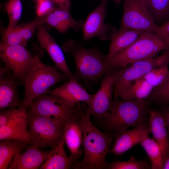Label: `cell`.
I'll return each instance as SVG.
<instances>
[{
    "label": "cell",
    "instance_id": "1",
    "mask_svg": "<svg viewBox=\"0 0 169 169\" xmlns=\"http://www.w3.org/2000/svg\"><path fill=\"white\" fill-rule=\"evenodd\" d=\"M90 115L85 109L79 120L83 133L84 157L81 161H77L74 164V169H105L106 156L116 137L113 133L101 132L94 126L91 121Z\"/></svg>",
    "mask_w": 169,
    "mask_h": 169
},
{
    "label": "cell",
    "instance_id": "2",
    "mask_svg": "<svg viewBox=\"0 0 169 169\" xmlns=\"http://www.w3.org/2000/svg\"><path fill=\"white\" fill-rule=\"evenodd\" d=\"M114 98L102 120L108 131L116 138L129 127L145 123L150 108L149 102L144 99L125 100Z\"/></svg>",
    "mask_w": 169,
    "mask_h": 169
},
{
    "label": "cell",
    "instance_id": "3",
    "mask_svg": "<svg viewBox=\"0 0 169 169\" xmlns=\"http://www.w3.org/2000/svg\"><path fill=\"white\" fill-rule=\"evenodd\" d=\"M62 49L73 57L77 78L86 83L98 82L106 72L105 63L107 55L96 48H86L81 43L69 40L62 46Z\"/></svg>",
    "mask_w": 169,
    "mask_h": 169
},
{
    "label": "cell",
    "instance_id": "4",
    "mask_svg": "<svg viewBox=\"0 0 169 169\" xmlns=\"http://www.w3.org/2000/svg\"><path fill=\"white\" fill-rule=\"evenodd\" d=\"M57 68L43 63L39 57H33L24 84V97L22 105L27 110L36 98L46 95L55 84L70 78Z\"/></svg>",
    "mask_w": 169,
    "mask_h": 169
},
{
    "label": "cell",
    "instance_id": "5",
    "mask_svg": "<svg viewBox=\"0 0 169 169\" xmlns=\"http://www.w3.org/2000/svg\"><path fill=\"white\" fill-rule=\"evenodd\" d=\"M167 47L154 33L145 32L132 44L106 61V72L154 57Z\"/></svg>",
    "mask_w": 169,
    "mask_h": 169
},
{
    "label": "cell",
    "instance_id": "6",
    "mask_svg": "<svg viewBox=\"0 0 169 169\" xmlns=\"http://www.w3.org/2000/svg\"><path fill=\"white\" fill-rule=\"evenodd\" d=\"M28 109V111L33 113L53 119L60 124L64 131L68 123L79 120L85 109L83 110L79 103L71 105L51 94H47L35 99Z\"/></svg>",
    "mask_w": 169,
    "mask_h": 169
},
{
    "label": "cell",
    "instance_id": "7",
    "mask_svg": "<svg viewBox=\"0 0 169 169\" xmlns=\"http://www.w3.org/2000/svg\"><path fill=\"white\" fill-rule=\"evenodd\" d=\"M28 131L32 145L38 148H56L61 142L64 131L53 119L28 112Z\"/></svg>",
    "mask_w": 169,
    "mask_h": 169
},
{
    "label": "cell",
    "instance_id": "8",
    "mask_svg": "<svg viewBox=\"0 0 169 169\" xmlns=\"http://www.w3.org/2000/svg\"><path fill=\"white\" fill-rule=\"evenodd\" d=\"M169 63V50H166L157 57L139 61L116 69L113 96L119 98L135 80L152 70Z\"/></svg>",
    "mask_w": 169,
    "mask_h": 169
},
{
    "label": "cell",
    "instance_id": "9",
    "mask_svg": "<svg viewBox=\"0 0 169 169\" xmlns=\"http://www.w3.org/2000/svg\"><path fill=\"white\" fill-rule=\"evenodd\" d=\"M123 13L119 30L136 29L155 34L158 26L144 0H124Z\"/></svg>",
    "mask_w": 169,
    "mask_h": 169
},
{
    "label": "cell",
    "instance_id": "10",
    "mask_svg": "<svg viewBox=\"0 0 169 169\" xmlns=\"http://www.w3.org/2000/svg\"><path fill=\"white\" fill-rule=\"evenodd\" d=\"M30 53L21 45H0V58L12 72L20 84L24 82L33 58Z\"/></svg>",
    "mask_w": 169,
    "mask_h": 169
},
{
    "label": "cell",
    "instance_id": "11",
    "mask_svg": "<svg viewBox=\"0 0 169 169\" xmlns=\"http://www.w3.org/2000/svg\"><path fill=\"white\" fill-rule=\"evenodd\" d=\"M109 0H102L100 4L89 14L84 21L82 28L84 41L89 40L95 37L102 41L111 39L117 31L115 27L105 22Z\"/></svg>",
    "mask_w": 169,
    "mask_h": 169
},
{
    "label": "cell",
    "instance_id": "12",
    "mask_svg": "<svg viewBox=\"0 0 169 169\" xmlns=\"http://www.w3.org/2000/svg\"><path fill=\"white\" fill-rule=\"evenodd\" d=\"M115 69L110 70L106 72L101 79L99 90L94 94L91 105L86 109L87 111L97 119L103 118L113 101Z\"/></svg>",
    "mask_w": 169,
    "mask_h": 169
},
{
    "label": "cell",
    "instance_id": "13",
    "mask_svg": "<svg viewBox=\"0 0 169 169\" xmlns=\"http://www.w3.org/2000/svg\"><path fill=\"white\" fill-rule=\"evenodd\" d=\"M47 94L54 95L71 105L83 102L87 108L91 105L94 97V94L88 93L80 85L74 75L60 86L50 90Z\"/></svg>",
    "mask_w": 169,
    "mask_h": 169
},
{
    "label": "cell",
    "instance_id": "14",
    "mask_svg": "<svg viewBox=\"0 0 169 169\" xmlns=\"http://www.w3.org/2000/svg\"><path fill=\"white\" fill-rule=\"evenodd\" d=\"M37 38L40 46L45 49L60 72L71 78L74 74L67 65L63 50L43 24L38 28Z\"/></svg>",
    "mask_w": 169,
    "mask_h": 169
},
{
    "label": "cell",
    "instance_id": "15",
    "mask_svg": "<svg viewBox=\"0 0 169 169\" xmlns=\"http://www.w3.org/2000/svg\"><path fill=\"white\" fill-rule=\"evenodd\" d=\"M150 133L149 126L145 122L139 124L135 128L126 130L118 136L110 152L115 156H120L140 143Z\"/></svg>",
    "mask_w": 169,
    "mask_h": 169
},
{
    "label": "cell",
    "instance_id": "16",
    "mask_svg": "<svg viewBox=\"0 0 169 169\" xmlns=\"http://www.w3.org/2000/svg\"><path fill=\"white\" fill-rule=\"evenodd\" d=\"M53 149L42 151L32 145L27 147L23 153L15 156L9 169H37L40 168L52 153Z\"/></svg>",
    "mask_w": 169,
    "mask_h": 169
},
{
    "label": "cell",
    "instance_id": "17",
    "mask_svg": "<svg viewBox=\"0 0 169 169\" xmlns=\"http://www.w3.org/2000/svg\"><path fill=\"white\" fill-rule=\"evenodd\" d=\"M149 114L150 133L161 149L164 163L169 156V137L166 124L164 117L159 112L150 108Z\"/></svg>",
    "mask_w": 169,
    "mask_h": 169
},
{
    "label": "cell",
    "instance_id": "18",
    "mask_svg": "<svg viewBox=\"0 0 169 169\" xmlns=\"http://www.w3.org/2000/svg\"><path fill=\"white\" fill-rule=\"evenodd\" d=\"M10 69L9 70V71ZM9 71L0 78V110L22 105L18 87L20 84Z\"/></svg>",
    "mask_w": 169,
    "mask_h": 169
},
{
    "label": "cell",
    "instance_id": "19",
    "mask_svg": "<svg viewBox=\"0 0 169 169\" xmlns=\"http://www.w3.org/2000/svg\"><path fill=\"white\" fill-rule=\"evenodd\" d=\"M44 18V23L62 33H66L70 28L75 31L82 29L84 22L83 20H75L71 15L70 9L58 7H54Z\"/></svg>",
    "mask_w": 169,
    "mask_h": 169
},
{
    "label": "cell",
    "instance_id": "20",
    "mask_svg": "<svg viewBox=\"0 0 169 169\" xmlns=\"http://www.w3.org/2000/svg\"><path fill=\"white\" fill-rule=\"evenodd\" d=\"M27 114L0 126V140L14 139L32 145L28 131Z\"/></svg>",
    "mask_w": 169,
    "mask_h": 169
},
{
    "label": "cell",
    "instance_id": "21",
    "mask_svg": "<svg viewBox=\"0 0 169 169\" xmlns=\"http://www.w3.org/2000/svg\"><path fill=\"white\" fill-rule=\"evenodd\" d=\"M64 137L65 143L70 151L69 157L73 166L81 154L80 146L82 143L83 133L79 120L72 121L66 125Z\"/></svg>",
    "mask_w": 169,
    "mask_h": 169
},
{
    "label": "cell",
    "instance_id": "22",
    "mask_svg": "<svg viewBox=\"0 0 169 169\" xmlns=\"http://www.w3.org/2000/svg\"><path fill=\"white\" fill-rule=\"evenodd\" d=\"M28 143L14 139L0 141V169H9L15 156L27 147Z\"/></svg>",
    "mask_w": 169,
    "mask_h": 169
},
{
    "label": "cell",
    "instance_id": "23",
    "mask_svg": "<svg viewBox=\"0 0 169 169\" xmlns=\"http://www.w3.org/2000/svg\"><path fill=\"white\" fill-rule=\"evenodd\" d=\"M144 32L132 29L117 30L110 39L106 60L132 44Z\"/></svg>",
    "mask_w": 169,
    "mask_h": 169
},
{
    "label": "cell",
    "instance_id": "24",
    "mask_svg": "<svg viewBox=\"0 0 169 169\" xmlns=\"http://www.w3.org/2000/svg\"><path fill=\"white\" fill-rule=\"evenodd\" d=\"M65 141L63 137L61 142L53 151L41 169H68L73 166V163L64 149Z\"/></svg>",
    "mask_w": 169,
    "mask_h": 169
},
{
    "label": "cell",
    "instance_id": "25",
    "mask_svg": "<svg viewBox=\"0 0 169 169\" xmlns=\"http://www.w3.org/2000/svg\"><path fill=\"white\" fill-rule=\"evenodd\" d=\"M154 87L141 77L132 83L119 98L125 100L144 99L148 97Z\"/></svg>",
    "mask_w": 169,
    "mask_h": 169
},
{
    "label": "cell",
    "instance_id": "26",
    "mask_svg": "<svg viewBox=\"0 0 169 169\" xmlns=\"http://www.w3.org/2000/svg\"><path fill=\"white\" fill-rule=\"evenodd\" d=\"M146 152L151 163V169H162L164 163L161 149L157 143L148 136L140 143Z\"/></svg>",
    "mask_w": 169,
    "mask_h": 169
},
{
    "label": "cell",
    "instance_id": "27",
    "mask_svg": "<svg viewBox=\"0 0 169 169\" xmlns=\"http://www.w3.org/2000/svg\"><path fill=\"white\" fill-rule=\"evenodd\" d=\"M148 97L165 106L169 105V69L163 81L153 89Z\"/></svg>",
    "mask_w": 169,
    "mask_h": 169
},
{
    "label": "cell",
    "instance_id": "28",
    "mask_svg": "<svg viewBox=\"0 0 169 169\" xmlns=\"http://www.w3.org/2000/svg\"><path fill=\"white\" fill-rule=\"evenodd\" d=\"M151 168V165L145 160H139L131 156L126 161H116L107 162L105 169H146Z\"/></svg>",
    "mask_w": 169,
    "mask_h": 169
},
{
    "label": "cell",
    "instance_id": "29",
    "mask_svg": "<svg viewBox=\"0 0 169 169\" xmlns=\"http://www.w3.org/2000/svg\"><path fill=\"white\" fill-rule=\"evenodd\" d=\"M9 17L8 27L16 25L21 17L22 6L21 0H9L5 5Z\"/></svg>",
    "mask_w": 169,
    "mask_h": 169
},
{
    "label": "cell",
    "instance_id": "30",
    "mask_svg": "<svg viewBox=\"0 0 169 169\" xmlns=\"http://www.w3.org/2000/svg\"><path fill=\"white\" fill-rule=\"evenodd\" d=\"M168 64L154 69L141 77L154 88L158 86L163 81L168 72Z\"/></svg>",
    "mask_w": 169,
    "mask_h": 169
},
{
    "label": "cell",
    "instance_id": "31",
    "mask_svg": "<svg viewBox=\"0 0 169 169\" xmlns=\"http://www.w3.org/2000/svg\"><path fill=\"white\" fill-rule=\"evenodd\" d=\"M27 43L22 38L17 25L8 27L3 36L2 43L6 45H19L25 47Z\"/></svg>",
    "mask_w": 169,
    "mask_h": 169
},
{
    "label": "cell",
    "instance_id": "32",
    "mask_svg": "<svg viewBox=\"0 0 169 169\" xmlns=\"http://www.w3.org/2000/svg\"><path fill=\"white\" fill-rule=\"evenodd\" d=\"M27 110L21 105L18 108H10L0 111V126L27 114Z\"/></svg>",
    "mask_w": 169,
    "mask_h": 169
},
{
    "label": "cell",
    "instance_id": "33",
    "mask_svg": "<svg viewBox=\"0 0 169 169\" xmlns=\"http://www.w3.org/2000/svg\"><path fill=\"white\" fill-rule=\"evenodd\" d=\"M44 17H39L29 23L18 25V31L22 38L28 42L35 30L44 23Z\"/></svg>",
    "mask_w": 169,
    "mask_h": 169
},
{
    "label": "cell",
    "instance_id": "34",
    "mask_svg": "<svg viewBox=\"0 0 169 169\" xmlns=\"http://www.w3.org/2000/svg\"><path fill=\"white\" fill-rule=\"evenodd\" d=\"M147 5L153 15L159 18L165 17L169 12V0H149Z\"/></svg>",
    "mask_w": 169,
    "mask_h": 169
},
{
    "label": "cell",
    "instance_id": "35",
    "mask_svg": "<svg viewBox=\"0 0 169 169\" xmlns=\"http://www.w3.org/2000/svg\"><path fill=\"white\" fill-rule=\"evenodd\" d=\"M51 0H38L36 7V13L39 17L46 16L54 8Z\"/></svg>",
    "mask_w": 169,
    "mask_h": 169
},
{
    "label": "cell",
    "instance_id": "36",
    "mask_svg": "<svg viewBox=\"0 0 169 169\" xmlns=\"http://www.w3.org/2000/svg\"><path fill=\"white\" fill-rule=\"evenodd\" d=\"M155 34L162 41L167 48H169V21L162 26H158Z\"/></svg>",
    "mask_w": 169,
    "mask_h": 169
},
{
    "label": "cell",
    "instance_id": "37",
    "mask_svg": "<svg viewBox=\"0 0 169 169\" xmlns=\"http://www.w3.org/2000/svg\"><path fill=\"white\" fill-rule=\"evenodd\" d=\"M159 112L164 118L169 137V105L165 106Z\"/></svg>",
    "mask_w": 169,
    "mask_h": 169
},
{
    "label": "cell",
    "instance_id": "38",
    "mask_svg": "<svg viewBox=\"0 0 169 169\" xmlns=\"http://www.w3.org/2000/svg\"><path fill=\"white\" fill-rule=\"evenodd\" d=\"M58 7L70 9V0H51Z\"/></svg>",
    "mask_w": 169,
    "mask_h": 169
},
{
    "label": "cell",
    "instance_id": "39",
    "mask_svg": "<svg viewBox=\"0 0 169 169\" xmlns=\"http://www.w3.org/2000/svg\"><path fill=\"white\" fill-rule=\"evenodd\" d=\"M162 169H169V156L163 165Z\"/></svg>",
    "mask_w": 169,
    "mask_h": 169
},
{
    "label": "cell",
    "instance_id": "40",
    "mask_svg": "<svg viewBox=\"0 0 169 169\" xmlns=\"http://www.w3.org/2000/svg\"><path fill=\"white\" fill-rule=\"evenodd\" d=\"M115 3L118 4L120 3L122 0H112Z\"/></svg>",
    "mask_w": 169,
    "mask_h": 169
},
{
    "label": "cell",
    "instance_id": "41",
    "mask_svg": "<svg viewBox=\"0 0 169 169\" xmlns=\"http://www.w3.org/2000/svg\"><path fill=\"white\" fill-rule=\"evenodd\" d=\"M144 0L146 3L147 4L149 0Z\"/></svg>",
    "mask_w": 169,
    "mask_h": 169
},
{
    "label": "cell",
    "instance_id": "42",
    "mask_svg": "<svg viewBox=\"0 0 169 169\" xmlns=\"http://www.w3.org/2000/svg\"><path fill=\"white\" fill-rule=\"evenodd\" d=\"M38 1V0H37Z\"/></svg>",
    "mask_w": 169,
    "mask_h": 169
}]
</instances>
